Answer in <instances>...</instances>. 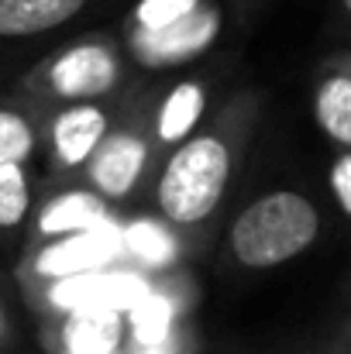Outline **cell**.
Listing matches in <instances>:
<instances>
[{
    "mask_svg": "<svg viewBox=\"0 0 351 354\" xmlns=\"http://www.w3.org/2000/svg\"><path fill=\"white\" fill-rule=\"evenodd\" d=\"M38 134L28 114L14 107H0V165L3 162H28L35 155Z\"/></svg>",
    "mask_w": 351,
    "mask_h": 354,
    "instance_id": "4fadbf2b",
    "label": "cell"
},
{
    "mask_svg": "<svg viewBox=\"0 0 351 354\" xmlns=\"http://www.w3.org/2000/svg\"><path fill=\"white\" fill-rule=\"evenodd\" d=\"M324 217L300 189H272L251 200L228 231V251L241 268H279L321 237Z\"/></svg>",
    "mask_w": 351,
    "mask_h": 354,
    "instance_id": "7a4b0ae2",
    "label": "cell"
},
{
    "mask_svg": "<svg viewBox=\"0 0 351 354\" xmlns=\"http://www.w3.org/2000/svg\"><path fill=\"white\" fill-rule=\"evenodd\" d=\"M87 0H0V38H35L73 21Z\"/></svg>",
    "mask_w": 351,
    "mask_h": 354,
    "instance_id": "52a82bcc",
    "label": "cell"
},
{
    "mask_svg": "<svg viewBox=\"0 0 351 354\" xmlns=\"http://www.w3.org/2000/svg\"><path fill=\"white\" fill-rule=\"evenodd\" d=\"M314 118L321 124V131H324L338 148H348L351 145V76L345 69H341V73H331V76L317 86Z\"/></svg>",
    "mask_w": 351,
    "mask_h": 354,
    "instance_id": "30bf717a",
    "label": "cell"
},
{
    "mask_svg": "<svg viewBox=\"0 0 351 354\" xmlns=\"http://www.w3.org/2000/svg\"><path fill=\"white\" fill-rule=\"evenodd\" d=\"M234 176V148L228 138L207 131L183 138L165 158L155 179V207L176 227H197L210 221Z\"/></svg>",
    "mask_w": 351,
    "mask_h": 354,
    "instance_id": "6da1fadb",
    "label": "cell"
},
{
    "mask_svg": "<svg viewBox=\"0 0 351 354\" xmlns=\"http://www.w3.org/2000/svg\"><path fill=\"white\" fill-rule=\"evenodd\" d=\"M221 35V10L217 7H193L190 14L162 24V28H131L127 48L131 59L145 69H169L193 62L204 55Z\"/></svg>",
    "mask_w": 351,
    "mask_h": 354,
    "instance_id": "277c9868",
    "label": "cell"
},
{
    "mask_svg": "<svg viewBox=\"0 0 351 354\" xmlns=\"http://www.w3.org/2000/svg\"><path fill=\"white\" fill-rule=\"evenodd\" d=\"M148 165V141L138 127H111L100 145L93 148V155L87 158V186L97 200L120 203L127 200L138 183L141 172Z\"/></svg>",
    "mask_w": 351,
    "mask_h": 354,
    "instance_id": "5b68a950",
    "label": "cell"
},
{
    "mask_svg": "<svg viewBox=\"0 0 351 354\" xmlns=\"http://www.w3.org/2000/svg\"><path fill=\"white\" fill-rule=\"evenodd\" d=\"M345 10H351V0H345Z\"/></svg>",
    "mask_w": 351,
    "mask_h": 354,
    "instance_id": "e0dca14e",
    "label": "cell"
},
{
    "mask_svg": "<svg viewBox=\"0 0 351 354\" xmlns=\"http://www.w3.org/2000/svg\"><path fill=\"white\" fill-rule=\"evenodd\" d=\"M200 3L204 0H141L134 10V28H162V24L190 14Z\"/></svg>",
    "mask_w": 351,
    "mask_h": 354,
    "instance_id": "5bb4252c",
    "label": "cell"
},
{
    "mask_svg": "<svg viewBox=\"0 0 351 354\" xmlns=\"http://www.w3.org/2000/svg\"><path fill=\"white\" fill-rule=\"evenodd\" d=\"M7 337H10V320H7V310H3V303H0V348L7 344Z\"/></svg>",
    "mask_w": 351,
    "mask_h": 354,
    "instance_id": "2e32d148",
    "label": "cell"
},
{
    "mask_svg": "<svg viewBox=\"0 0 351 354\" xmlns=\"http://www.w3.org/2000/svg\"><path fill=\"white\" fill-rule=\"evenodd\" d=\"M100 221H104V200H97L93 193H62L52 203H45L42 234H80V231H93Z\"/></svg>",
    "mask_w": 351,
    "mask_h": 354,
    "instance_id": "8fae6325",
    "label": "cell"
},
{
    "mask_svg": "<svg viewBox=\"0 0 351 354\" xmlns=\"http://www.w3.org/2000/svg\"><path fill=\"white\" fill-rule=\"evenodd\" d=\"M104 254H107V244L100 241L97 231H80V234H62V241L48 244L38 254L35 268L42 275H52V279H69L76 272L97 268L104 261Z\"/></svg>",
    "mask_w": 351,
    "mask_h": 354,
    "instance_id": "ba28073f",
    "label": "cell"
},
{
    "mask_svg": "<svg viewBox=\"0 0 351 354\" xmlns=\"http://www.w3.org/2000/svg\"><path fill=\"white\" fill-rule=\"evenodd\" d=\"M31 83L48 100L90 104V100H104L107 93H114V86L120 83V62L107 41H80L52 55L48 62H42Z\"/></svg>",
    "mask_w": 351,
    "mask_h": 354,
    "instance_id": "3957f363",
    "label": "cell"
},
{
    "mask_svg": "<svg viewBox=\"0 0 351 354\" xmlns=\"http://www.w3.org/2000/svg\"><path fill=\"white\" fill-rule=\"evenodd\" d=\"M207 107V93L200 83H179L169 90V97L162 100V111L155 118V138L162 145H179L183 138H190V131L200 124Z\"/></svg>",
    "mask_w": 351,
    "mask_h": 354,
    "instance_id": "9c48e42d",
    "label": "cell"
},
{
    "mask_svg": "<svg viewBox=\"0 0 351 354\" xmlns=\"http://www.w3.org/2000/svg\"><path fill=\"white\" fill-rule=\"evenodd\" d=\"M31 176L28 162H3L0 165V231H21L31 217Z\"/></svg>",
    "mask_w": 351,
    "mask_h": 354,
    "instance_id": "7c38bea8",
    "label": "cell"
},
{
    "mask_svg": "<svg viewBox=\"0 0 351 354\" xmlns=\"http://www.w3.org/2000/svg\"><path fill=\"white\" fill-rule=\"evenodd\" d=\"M111 131V114L90 100V104H66L48 124V151L52 165L62 172H76L87 165L100 138Z\"/></svg>",
    "mask_w": 351,
    "mask_h": 354,
    "instance_id": "8992f818",
    "label": "cell"
},
{
    "mask_svg": "<svg viewBox=\"0 0 351 354\" xmlns=\"http://www.w3.org/2000/svg\"><path fill=\"white\" fill-rule=\"evenodd\" d=\"M331 193L341 210V217H351V151L341 148L331 162Z\"/></svg>",
    "mask_w": 351,
    "mask_h": 354,
    "instance_id": "9a60e30c",
    "label": "cell"
}]
</instances>
